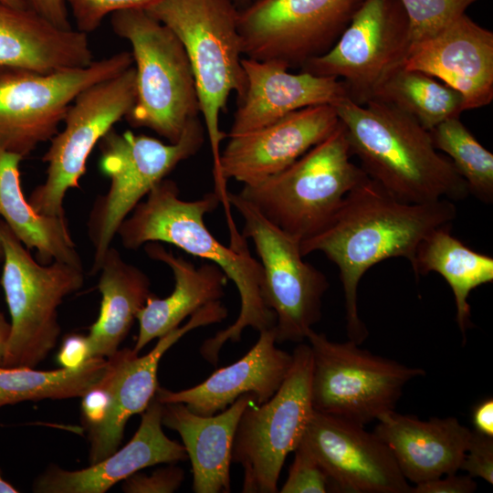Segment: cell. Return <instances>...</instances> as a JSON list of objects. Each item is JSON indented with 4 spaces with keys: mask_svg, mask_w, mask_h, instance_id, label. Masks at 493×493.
<instances>
[{
    "mask_svg": "<svg viewBox=\"0 0 493 493\" xmlns=\"http://www.w3.org/2000/svg\"><path fill=\"white\" fill-rule=\"evenodd\" d=\"M456 215L451 200L402 202L367 176L321 231L300 242L303 257L320 251L339 268L349 340L361 344L368 335L357 302L364 273L393 257L406 258L413 268L421 242L435 230L450 226Z\"/></svg>",
    "mask_w": 493,
    "mask_h": 493,
    "instance_id": "cell-1",
    "label": "cell"
},
{
    "mask_svg": "<svg viewBox=\"0 0 493 493\" xmlns=\"http://www.w3.org/2000/svg\"><path fill=\"white\" fill-rule=\"evenodd\" d=\"M175 182L163 179L140 202L120 226L117 235L127 249H138L149 242H164L218 266L239 293L240 310L227 328L206 339L200 347L203 358L215 366L224 344L238 342L245 329L260 332L273 329L276 317L262 297L263 270L250 253L246 238L236 228L229 230L230 245L221 244L207 229L205 215L221 204L219 196L209 193L186 201L179 196Z\"/></svg>",
    "mask_w": 493,
    "mask_h": 493,
    "instance_id": "cell-2",
    "label": "cell"
},
{
    "mask_svg": "<svg viewBox=\"0 0 493 493\" xmlns=\"http://www.w3.org/2000/svg\"><path fill=\"white\" fill-rule=\"evenodd\" d=\"M362 169L399 201L424 204L469 194L452 162L438 153L430 132L413 117L378 99L333 105Z\"/></svg>",
    "mask_w": 493,
    "mask_h": 493,
    "instance_id": "cell-3",
    "label": "cell"
},
{
    "mask_svg": "<svg viewBox=\"0 0 493 493\" xmlns=\"http://www.w3.org/2000/svg\"><path fill=\"white\" fill-rule=\"evenodd\" d=\"M145 10L168 26L187 54L199 112L210 141L215 193L227 194L220 176V144L227 134L219 120L231 91L241 99L246 87L238 12L232 0H157Z\"/></svg>",
    "mask_w": 493,
    "mask_h": 493,
    "instance_id": "cell-4",
    "label": "cell"
},
{
    "mask_svg": "<svg viewBox=\"0 0 493 493\" xmlns=\"http://www.w3.org/2000/svg\"><path fill=\"white\" fill-rule=\"evenodd\" d=\"M342 124L284 170L244 184L239 194L267 219L306 240L332 219L346 195L368 175L351 161Z\"/></svg>",
    "mask_w": 493,
    "mask_h": 493,
    "instance_id": "cell-5",
    "label": "cell"
},
{
    "mask_svg": "<svg viewBox=\"0 0 493 493\" xmlns=\"http://www.w3.org/2000/svg\"><path fill=\"white\" fill-rule=\"evenodd\" d=\"M113 32L131 46L135 98L125 116L132 127L152 130L168 142L179 141L199 104L194 74L179 38L143 8L110 15Z\"/></svg>",
    "mask_w": 493,
    "mask_h": 493,
    "instance_id": "cell-6",
    "label": "cell"
},
{
    "mask_svg": "<svg viewBox=\"0 0 493 493\" xmlns=\"http://www.w3.org/2000/svg\"><path fill=\"white\" fill-rule=\"evenodd\" d=\"M205 131V126L195 117L174 143L131 131L119 133L113 129L102 137L99 142V164L110 184L107 193L94 202L88 221V234L94 247L93 274L100 271L105 254L128 215L178 163L200 150Z\"/></svg>",
    "mask_w": 493,
    "mask_h": 493,
    "instance_id": "cell-7",
    "label": "cell"
},
{
    "mask_svg": "<svg viewBox=\"0 0 493 493\" xmlns=\"http://www.w3.org/2000/svg\"><path fill=\"white\" fill-rule=\"evenodd\" d=\"M0 236L1 285L11 318L2 366L35 368L58 342L61 331L58 309L83 286V267L59 261L37 262L4 221H0Z\"/></svg>",
    "mask_w": 493,
    "mask_h": 493,
    "instance_id": "cell-8",
    "label": "cell"
},
{
    "mask_svg": "<svg viewBox=\"0 0 493 493\" xmlns=\"http://www.w3.org/2000/svg\"><path fill=\"white\" fill-rule=\"evenodd\" d=\"M307 341L311 350L314 411L360 425L394 411L404 386L425 373L362 349L353 341H332L313 329Z\"/></svg>",
    "mask_w": 493,
    "mask_h": 493,
    "instance_id": "cell-9",
    "label": "cell"
},
{
    "mask_svg": "<svg viewBox=\"0 0 493 493\" xmlns=\"http://www.w3.org/2000/svg\"><path fill=\"white\" fill-rule=\"evenodd\" d=\"M311 350L300 342L278 390L267 402L243 412L234 436L231 460L244 471L242 492L276 493L287 456L300 443L314 413Z\"/></svg>",
    "mask_w": 493,
    "mask_h": 493,
    "instance_id": "cell-10",
    "label": "cell"
},
{
    "mask_svg": "<svg viewBox=\"0 0 493 493\" xmlns=\"http://www.w3.org/2000/svg\"><path fill=\"white\" fill-rule=\"evenodd\" d=\"M132 63L131 52L121 51L87 67L49 73L0 68V147L25 158L58 131L81 91Z\"/></svg>",
    "mask_w": 493,
    "mask_h": 493,
    "instance_id": "cell-11",
    "label": "cell"
},
{
    "mask_svg": "<svg viewBox=\"0 0 493 493\" xmlns=\"http://www.w3.org/2000/svg\"><path fill=\"white\" fill-rule=\"evenodd\" d=\"M227 200L242 216V236L252 239L259 257L261 293L276 317V342H303L320 320L322 298L329 288L326 276L303 259L298 239L267 219L239 193L228 192Z\"/></svg>",
    "mask_w": 493,
    "mask_h": 493,
    "instance_id": "cell-12",
    "label": "cell"
},
{
    "mask_svg": "<svg viewBox=\"0 0 493 493\" xmlns=\"http://www.w3.org/2000/svg\"><path fill=\"white\" fill-rule=\"evenodd\" d=\"M135 98V69L100 81L81 91L69 106L63 120L64 128L50 140L42 157L47 163V177L28 197L40 215L65 216L67 192L79 188L92 150L131 110Z\"/></svg>",
    "mask_w": 493,
    "mask_h": 493,
    "instance_id": "cell-13",
    "label": "cell"
},
{
    "mask_svg": "<svg viewBox=\"0 0 493 493\" xmlns=\"http://www.w3.org/2000/svg\"><path fill=\"white\" fill-rule=\"evenodd\" d=\"M409 49L408 21L399 0H365L335 44L300 71L342 80L349 99L364 104L403 68Z\"/></svg>",
    "mask_w": 493,
    "mask_h": 493,
    "instance_id": "cell-14",
    "label": "cell"
},
{
    "mask_svg": "<svg viewBox=\"0 0 493 493\" xmlns=\"http://www.w3.org/2000/svg\"><path fill=\"white\" fill-rule=\"evenodd\" d=\"M365 0H255L238 12L243 54L301 68L326 53Z\"/></svg>",
    "mask_w": 493,
    "mask_h": 493,
    "instance_id": "cell-15",
    "label": "cell"
},
{
    "mask_svg": "<svg viewBox=\"0 0 493 493\" xmlns=\"http://www.w3.org/2000/svg\"><path fill=\"white\" fill-rule=\"evenodd\" d=\"M364 427L314 411L301 442L328 476L331 491L411 493L390 448Z\"/></svg>",
    "mask_w": 493,
    "mask_h": 493,
    "instance_id": "cell-16",
    "label": "cell"
},
{
    "mask_svg": "<svg viewBox=\"0 0 493 493\" xmlns=\"http://www.w3.org/2000/svg\"><path fill=\"white\" fill-rule=\"evenodd\" d=\"M227 314L220 300L209 303L194 312L184 325L159 338L147 354L139 356L132 349L124 348L107 358L109 367L103 381L110 392V404L104 421L89 429L90 465L118 449L128 420L142 414L154 397L159 387V363L164 353L187 332L219 323Z\"/></svg>",
    "mask_w": 493,
    "mask_h": 493,
    "instance_id": "cell-17",
    "label": "cell"
},
{
    "mask_svg": "<svg viewBox=\"0 0 493 493\" xmlns=\"http://www.w3.org/2000/svg\"><path fill=\"white\" fill-rule=\"evenodd\" d=\"M339 123L333 105H314L257 131L230 137L220 153L221 179L225 184L231 178L250 184L273 175L324 140Z\"/></svg>",
    "mask_w": 493,
    "mask_h": 493,
    "instance_id": "cell-18",
    "label": "cell"
},
{
    "mask_svg": "<svg viewBox=\"0 0 493 493\" xmlns=\"http://www.w3.org/2000/svg\"><path fill=\"white\" fill-rule=\"evenodd\" d=\"M403 68L425 72L458 91L464 110L493 100V33L467 14L410 47Z\"/></svg>",
    "mask_w": 493,
    "mask_h": 493,
    "instance_id": "cell-19",
    "label": "cell"
},
{
    "mask_svg": "<svg viewBox=\"0 0 493 493\" xmlns=\"http://www.w3.org/2000/svg\"><path fill=\"white\" fill-rule=\"evenodd\" d=\"M246 87L227 137L266 127L298 110L335 105L349 98L342 80L300 71L289 73L278 60L242 58Z\"/></svg>",
    "mask_w": 493,
    "mask_h": 493,
    "instance_id": "cell-20",
    "label": "cell"
},
{
    "mask_svg": "<svg viewBox=\"0 0 493 493\" xmlns=\"http://www.w3.org/2000/svg\"><path fill=\"white\" fill-rule=\"evenodd\" d=\"M163 404L154 397L142 413L134 435L121 449L78 470L58 466L46 469L34 482L37 493H104L144 467L173 464L188 458L184 446L163 431Z\"/></svg>",
    "mask_w": 493,
    "mask_h": 493,
    "instance_id": "cell-21",
    "label": "cell"
},
{
    "mask_svg": "<svg viewBox=\"0 0 493 493\" xmlns=\"http://www.w3.org/2000/svg\"><path fill=\"white\" fill-rule=\"evenodd\" d=\"M273 329L262 330L256 344L236 362L215 371L201 383L178 392L158 387L162 404L182 403L199 415H213L239 396L252 393L267 402L278 390L292 363V353L276 346Z\"/></svg>",
    "mask_w": 493,
    "mask_h": 493,
    "instance_id": "cell-22",
    "label": "cell"
},
{
    "mask_svg": "<svg viewBox=\"0 0 493 493\" xmlns=\"http://www.w3.org/2000/svg\"><path fill=\"white\" fill-rule=\"evenodd\" d=\"M373 432L414 484L457 473L472 434L454 416L423 421L395 411L382 415Z\"/></svg>",
    "mask_w": 493,
    "mask_h": 493,
    "instance_id": "cell-23",
    "label": "cell"
},
{
    "mask_svg": "<svg viewBox=\"0 0 493 493\" xmlns=\"http://www.w3.org/2000/svg\"><path fill=\"white\" fill-rule=\"evenodd\" d=\"M92 62L87 34L58 27L28 7L0 1V68L49 73Z\"/></svg>",
    "mask_w": 493,
    "mask_h": 493,
    "instance_id": "cell-24",
    "label": "cell"
},
{
    "mask_svg": "<svg viewBox=\"0 0 493 493\" xmlns=\"http://www.w3.org/2000/svg\"><path fill=\"white\" fill-rule=\"evenodd\" d=\"M256 396H239L226 409L213 415L194 414L184 404H163V425L176 431L192 464L195 493H227L230 486L232 446L238 421Z\"/></svg>",
    "mask_w": 493,
    "mask_h": 493,
    "instance_id": "cell-25",
    "label": "cell"
},
{
    "mask_svg": "<svg viewBox=\"0 0 493 493\" xmlns=\"http://www.w3.org/2000/svg\"><path fill=\"white\" fill-rule=\"evenodd\" d=\"M144 249L149 257L170 267L174 288L163 299L151 296L138 311L139 332L132 349L136 353L153 339L178 328L186 317H191L209 303L220 300L228 281L224 271L214 263L205 262L196 267L154 242L147 244Z\"/></svg>",
    "mask_w": 493,
    "mask_h": 493,
    "instance_id": "cell-26",
    "label": "cell"
},
{
    "mask_svg": "<svg viewBox=\"0 0 493 493\" xmlns=\"http://www.w3.org/2000/svg\"><path fill=\"white\" fill-rule=\"evenodd\" d=\"M99 272L100 309L87 338L91 358H109L119 350L138 311L153 294L148 276L126 262L112 246L106 252Z\"/></svg>",
    "mask_w": 493,
    "mask_h": 493,
    "instance_id": "cell-27",
    "label": "cell"
},
{
    "mask_svg": "<svg viewBox=\"0 0 493 493\" xmlns=\"http://www.w3.org/2000/svg\"><path fill=\"white\" fill-rule=\"evenodd\" d=\"M23 159L0 147V215L27 249L37 250L39 263L82 267L65 216L40 215L26 199L19 171Z\"/></svg>",
    "mask_w": 493,
    "mask_h": 493,
    "instance_id": "cell-28",
    "label": "cell"
},
{
    "mask_svg": "<svg viewBox=\"0 0 493 493\" xmlns=\"http://www.w3.org/2000/svg\"><path fill=\"white\" fill-rule=\"evenodd\" d=\"M414 275L430 272L440 274L454 294L456 322L463 338L470 327V292L493 281V258L464 245L450 234V226L441 227L428 235L419 245Z\"/></svg>",
    "mask_w": 493,
    "mask_h": 493,
    "instance_id": "cell-29",
    "label": "cell"
},
{
    "mask_svg": "<svg viewBox=\"0 0 493 493\" xmlns=\"http://www.w3.org/2000/svg\"><path fill=\"white\" fill-rule=\"evenodd\" d=\"M109 360L92 357L79 369L38 371L0 365V407L26 401L82 397L102 379Z\"/></svg>",
    "mask_w": 493,
    "mask_h": 493,
    "instance_id": "cell-30",
    "label": "cell"
},
{
    "mask_svg": "<svg viewBox=\"0 0 493 493\" xmlns=\"http://www.w3.org/2000/svg\"><path fill=\"white\" fill-rule=\"evenodd\" d=\"M374 99L410 115L428 131L465 111L463 97L455 89L425 72L404 68L386 80Z\"/></svg>",
    "mask_w": 493,
    "mask_h": 493,
    "instance_id": "cell-31",
    "label": "cell"
},
{
    "mask_svg": "<svg viewBox=\"0 0 493 493\" xmlns=\"http://www.w3.org/2000/svg\"><path fill=\"white\" fill-rule=\"evenodd\" d=\"M429 132L435 148L451 158L469 194L486 204H491L493 154L482 146L459 117L442 121Z\"/></svg>",
    "mask_w": 493,
    "mask_h": 493,
    "instance_id": "cell-32",
    "label": "cell"
},
{
    "mask_svg": "<svg viewBox=\"0 0 493 493\" xmlns=\"http://www.w3.org/2000/svg\"><path fill=\"white\" fill-rule=\"evenodd\" d=\"M479 0H399L408 21L410 47L454 22Z\"/></svg>",
    "mask_w": 493,
    "mask_h": 493,
    "instance_id": "cell-33",
    "label": "cell"
},
{
    "mask_svg": "<svg viewBox=\"0 0 493 493\" xmlns=\"http://www.w3.org/2000/svg\"><path fill=\"white\" fill-rule=\"evenodd\" d=\"M295 456L281 493H325L331 491L328 476L300 441L294 450Z\"/></svg>",
    "mask_w": 493,
    "mask_h": 493,
    "instance_id": "cell-34",
    "label": "cell"
},
{
    "mask_svg": "<svg viewBox=\"0 0 493 493\" xmlns=\"http://www.w3.org/2000/svg\"><path fill=\"white\" fill-rule=\"evenodd\" d=\"M76 26L85 34L95 31L106 16L123 9L147 8L157 0H65Z\"/></svg>",
    "mask_w": 493,
    "mask_h": 493,
    "instance_id": "cell-35",
    "label": "cell"
},
{
    "mask_svg": "<svg viewBox=\"0 0 493 493\" xmlns=\"http://www.w3.org/2000/svg\"><path fill=\"white\" fill-rule=\"evenodd\" d=\"M184 472L170 464L152 471L150 475L139 471L125 478L121 489L126 493H173L182 485Z\"/></svg>",
    "mask_w": 493,
    "mask_h": 493,
    "instance_id": "cell-36",
    "label": "cell"
},
{
    "mask_svg": "<svg viewBox=\"0 0 493 493\" xmlns=\"http://www.w3.org/2000/svg\"><path fill=\"white\" fill-rule=\"evenodd\" d=\"M460 470L493 484V437L472 431Z\"/></svg>",
    "mask_w": 493,
    "mask_h": 493,
    "instance_id": "cell-37",
    "label": "cell"
},
{
    "mask_svg": "<svg viewBox=\"0 0 493 493\" xmlns=\"http://www.w3.org/2000/svg\"><path fill=\"white\" fill-rule=\"evenodd\" d=\"M81 398V412L85 424L89 429L100 425L104 421L110 404V392L103 377Z\"/></svg>",
    "mask_w": 493,
    "mask_h": 493,
    "instance_id": "cell-38",
    "label": "cell"
},
{
    "mask_svg": "<svg viewBox=\"0 0 493 493\" xmlns=\"http://www.w3.org/2000/svg\"><path fill=\"white\" fill-rule=\"evenodd\" d=\"M477 488L474 478L467 474L459 476L453 473L415 484L411 493H471Z\"/></svg>",
    "mask_w": 493,
    "mask_h": 493,
    "instance_id": "cell-39",
    "label": "cell"
},
{
    "mask_svg": "<svg viewBox=\"0 0 493 493\" xmlns=\"http://www.w3.org/2000/svg\"><path fill=\"white\" fill-rule=\"evenodd\" d=\"M90 358L88 338L80 334L66 336L57 354L61 368L70 370L81 368Z\"/></svg>",
    "mask_w": 493,
    "mask_h": 493,
    "instance_id": "cell-40",
    "label": "cell"
},
{
    "mask_svg": "<svg viewBox=\"0 0 493 493\" xmlns=\"http://www.w3.org/2000/svg\"><path fill=\"white\" fill-rule=\"evenodd\" d=\"M26 6L58 27L72 28L65 0H23Z\"/></svg>",
    "mask_w": 493,
    "mask_h": 493,
    "instance_id": "cell-41",
    "label": "cell"
},
{
    "mask_svg": "<svg viewBox=\"0 0 493 493\" xmlns=\"http://www.w3.org/2000/svg\"><path fill=\"white\" fill-rule=\"evenodd\" d=\"M474 431L493 437V399L487 398L477 404L472 412Z\"/></svg>",
    "mask_w": 493,
    "mask_h": 493,
    "instance_id": "cell-42",
    "label": "cell"
},
{
    "mask_svg": "<svg viewBox=\"0 0 493 493\" xmlns=\"http://www.w3.org/2000/svg\"><path fill=\"white\" fill-rule=\"evenodd\" d=\"M11 333V324L0 311V365H2Z\"/></svg>",
    "mask_w": 493,
    "mask_h": 493,
    "instance_id": "cell-43",
    "label": "cell"
},
{
    "mask_svg": "<svg viewBox=\"0 0 493 493\" xmlns=\"http://www.w3.org/2000/svg\"><path fill=\"white\" fill-rule=\"evenodd\" d=\"M19 490L15 488L12 484L3 478L0 474V493H16Z\"/></svg>",
    "mask_w": 493,
    "mask_h": 493,
    "instance_id": "cell-44",
    "label": "cell"
},
{
    "mask_svg": "<svg viewBox=\"0 0 493 493\" xmlns=\"http://www.w3.org/2000/svg\"><path fill=\"white\" fill-rule=\"evenodd\" d=\"M0 1L14 7H19V8L27 7L23 0H0Z\"/></svg>",
    "mask_w": 493,
    "mask_h": 493,
    "instance_id": "cell-45",
    "label": "cell"
},
{
    "mask_svg": "<svg viewBox=\"0 0 493 493\" xmlns=\"http://www.w3.org/2000/svg\"><path fill=\"white\" fill-rule=\"evenodd\" d=\"M0 257H3L1 236H0Z\"/></svg>",
    "mask_w": 493,
    "mask_h": 493,
    "instance_id": "cell-46",
    "label": "cell"
},
{
    "mask_svg": "<svg viewBox=\"0 0 493 493\" xmlns=\"http://www.w3.org/2000/svg\"><path fill=\"white\" fill-rule=\"evenodd\" d=\"M255 1V0H254Z\"/></svg>",
    "mask_w": 493,
    "mask_h": 493,
    "instance_id": "cell-47",
    "label": "cell"
}]
</instances>
